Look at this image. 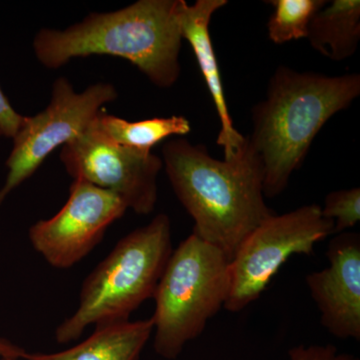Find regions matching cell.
Wrapping results in <instances>:
<instances>
[{
  "mask_svg": "<svg viewBox=\"0 0 360 360\" xmlns=\"http://www.w3.org/2000/svg\"><path fill=\"white\" fill-rule=\"evenodd\" d=\"M161 160L193 217V233L231 262L251 232L274 214L264 200V165L248 139L236 158L219 160L202 144L179 137L163 146Z\"/></svg>",
  "mask_w": 360,
  "mask_h": 360,
  "instance_id": "6da1fadb",
  "label": "cell"
},
{
  "mask_svg": "<svg viewBox=\"0 0 360 360\" xmlns=\"http://www.w3.org/2000/svg\"><path fill=\"white\" fill-rule=\"evenodd\" d=\"M181 0H139L110 13H89L65 28H41L33 39L37 60L58 70L71 59L116 56L129 61L156 86L168 89L180 77Z\"/></svg>",
  "mask_w": 360,
  "mask_h": 360,
  "instance_id": "7a4b0ae2",
  "label": "cell"
},
{
  "mask_svg": "<svg viewBox=\"0 0 360 360\" xmlns=\"http://www.w3.org/2000/svg\"><path fill=\"white\" fill-rule=\"evenodd\" d=\"M359 94L357 73L330 77L286 66L274 71L265 98L251 110L252 131L246 137L264 165V196L274 198L285 191L315 136Z\"/></svg>",
  "mask_w": 360,
  "mask_h": 360,
  "instance_id": "3957f363",
  "label": "cell"
},
{
  "mask_svg": "<svg viewBox=\"0 0 360 360\" xmlns=\"http://www.w3.org/2000/svg\"><path fill=\"white\" fill-rule=\"evenodd\" d=\"M172 251V224L165 213L120 239L82 283L77 309L56 328V341L66 345L89 326L129 321L155 296Z\"/></svg>",
  "mask_w": 360,
  "mask_h": 360,
  "instance_id": "277c9868",
  "label": "cell"
},
{
  "mask_svg": "<svg viewBox=\"0 0 360 360\" xmlns=\"http://www.w3.org/2000/svg\"><path fill=\"white\" fill-rule=\"evenodd\" d=\"M231 290V260L191 233L172 251L155 296L151 317L156 354L179 356L224 307Z\"/></svg>",
  "mask_w": 360,
  "mask_h": 360,
  "instance_id": "5b68a950",
  "label": "cell"
},
{
  "mask_svg": "<svg viewBox=\"0 0 360 360\" xmlns=\"http://www.w3.org/2000/svg\"><path fill=\"white\" fill-rule=\"evenodd\" d=\"M333 220L321 206L303 205L274 214L239 246L231 262V290L224 309L239 312L262 295L272 277L295 255H311L314 246L333 233Z\"/></svg>",
  "mask_w": 360,
  "mask_h": 360,
  "instance_id": "8992f818",
  "label": "cell"
},
{
  "mask_svg": "<svg viewBox=\"0 0 360 360\" xmlns=\"http://www.w3.org/2000/svg\"><path fill=\"white\" fill-rule=\"evenodd\" d=\"M117 96L115 85L108 82H97L77 92L68 78H58L52 85L49 105L37 115L25 116L13 139V150L6 160L8 174L0 189V205L56 148L89 129L103 106Z\"/></svg>",
  "mask_w": 360,
  "mask_h": 360,
  "instance_id": "52a82bcc",
  "label": "cell"
},
{
  "mask_svg": "<svg viewBox=\"0 0 360 360\" xmlns=\"http://www.w3.org/2000/svg\"><path fill=\"white\" fill-rule=\"evenodd\" d=\"M60 160L73 180L115 194L137 214H149L158 201L160 156L108 141L94 127L63 146Z\"/></svg>",
  "mask_w": 360,
  "mask_h": 360,
  "instance_id": "ba28073f",
  "label": "cell"
},
{
  "mask_svg": "<svg viewBox=\"0 0 360 360\" xmlns=\"http://www.w3.org/2000/svg\"><path fill=\"white\" fill-rule=\"evenodd\" d=\"M127 207L115 194L75 179L65 205L30 229V243L47 264L68 269L84 259Z\"/></svg>",
  "mask_w": 360,
  "mask_h": 360,
  "instance_id": "9c48e42d",
  "label": "cell"
},
{
  "mask_svg": "<svg viewBox=\"0 0 360 360\" xmlns=\"http://www.w3.org/2000/svg\"><path fill=\"white\" fill-rule=\"evenodd\" d=\"M329 266L307 276L321 321L341 340H360V236L335 234L328 245Z\"/></svg>",
  "mask_w": 360,
  "mask_h": 360,
  "instance_id": "30bf717a",
  "label": "cell"
},
{
  "mask_svg": "<svg viewBox=\"0 0 360 360\" xmlns=\"http://www.w3.org/2000/svg\"><path fill=\"white\" fill-rule=\"evenodd\" d=\"M226 4V0H198L193 4H187L181 0L179 25L182 39L187 40L193 49L219 115L220 130L217 143L224 148V160H229L245 148L246 137L233 127L210 34V23L213 14Z\"/></svg>",
  "mask_w": 360,
  "mask_h": 360,
  "instance_id": "8fae6325",
  "label": "cell"
},
{
  "mask_svg": "<svg viewBox=\"0 0 360 360\" xmlns=\"http://www.w3.org/2000/svg\"><path fill=\"white\" fill-rule=\"evenodd\" d=\"M153 333L151 319L101 324L75 347L54 354H27L22 360H139Z\"/></svg>",
  "mask_w": 360,
  "mask_h": 360,
  "instance_id": "7c38bea8",
  "label": "cell"
},
{
  "mask_svg": "<svg viewBox=\"0 0 360 360\" xmlns=\"http://www.w3.org/2000/svg\"><path fill=\"white\" fill-rule=\"evenodd\" d=\"M307 39L322 56L333 61L352 58L360 40L359 0H333L314 14Z\"/></svg>",
  "mask_w": 360,
  "mask_h": 360,
  "instance_id": "4fadbf2b",
  "label": "cell"
},
{
  "mask_svg": "<svg viewBox=\"0 0 360 360\" xmlns=\"http://www.w3.org/2000/svg\"><path fill=\"white\" fill-rule=\"evenodd\" d=\"M94 127L108 141L146 153H151L153 146L168 137L184 136L191 131V122L184 116L127 122L104 110L97 115Z\"/></svg>",
  "mask_w": 360,
  "mask_h": 360,
  "instance_id": "5bb4252c",
  "label": "cell"
},
{
  "mask_svg": "<svg viewBox=\"0 0 360 360\" xmlns=\"http://www.w3.org/2000/svg\"><path fill=\"white\" fill-rule=\"evenodd\" d=\"M326 0H271L274 13L267 21L269 39L276 44L307 39L310 21Z\"/></svg>",
  "mask_w": 360,
  "mask_h": 360,
  "instance_id": "9a60e30c",
  "label": "cell"
},
{
  "mask_svg": "<svg viewBox=\"0 0 360 360\" xmlns=\"http://www.w3.org/2000/svg\"><path fill=\"white\" fill-rule=\"evenodd\" d=\"M322 217L333 220V233H342L352 229L360 220V188L340 189L326 195Z\"/></svg>",
  "mask_w": 360,
  "mask_h": 360,
  "instance_id": "2e32d148",
  "label": "cell"
},
{
  "mask_svg": "<svg viewBox=\"0 0 360 360\" xmlns=\"http://www.w3.org/2000/svg\"><path fill=\"white\" fill-rule=\"evenodd\" d=\"M290 360H359L352 354H340L333 345H298L288 350Z\"/></svg>",
  "mask_w": 360,
  "mask_h": 360,
  "instance_id": "e0dca14e",
  "label": "cell"
},
{
  "mask_svg": "<svg viewBox=\"0 0 360 360\" xmlns=\"http://www.w3.org/2000/svg\"><path fill=\"white\" fill-rule=\"evenodd\" d=\"M25 120V116L14 110L0 86V137L13 139Z\"/></svg>",
  "mask_w": 360,
  "mask_h": 360,
  "instance_id": "ac0fdd59",
  "label": "cell"
},
{
  "mask_svg": "<svg viewBox=\"0 0 360 360\" xmlns=\"http://www.w3.org/2000/svg\"><path fill=\"white\" fill-rule=\"evenodd\" d=\"M27 354L23 348L0 338V359L22 360Z\"/></svg>",
  "mask_w": 360,
  "mask_h": 360,
  "instance_id": "d6986e66",
  "label": "cell"
},
{
  "mask_svg": "<svg viewBox=\"0 0 360 360\" xmlns=\"http://www.w3.org/2000/svg\"><path fill=\"white\" fill-rule=\"evenodd\" d=\"M0 360H13V359H0Z\"/></svg>",
  "mask_w": 360,
  "mask_h": 360,
  "instance_id": "ffe728a7",
  "label": "cell"
}]
</instances>
